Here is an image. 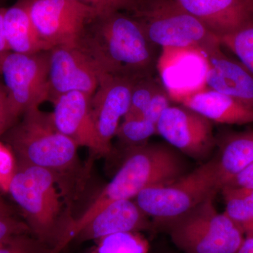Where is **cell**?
<instances>
[{
  "mask_svg": "<svg viewBox=\"0 0 253 253\" xmlns=\"http://www.w3.org/2000/svg\"><path fill=\"white\" fill-rule=\"evenodd\" d=\"M218 41L253 73V21L230 34L220 37Z\"/></svg>",
  "mask_w": 253,
  "mask_h": 253,
  "instance_id": "cell-22",
  "label": "cell"
},
{
  "mask_svg": "<svg viewBox=\"0 0 253 253\" xmlns=\"http://www.w3.org/2000/svg\"><path fill=\"white\" fill-rule=\"evenodd\" d=\"M226 186L253 189V163L231 179Z\"/></svg>",
  "mask_w": 253,
  "mask_h": 253,
  "instance_id": "cell-30",
  "label": "cell"
},
{
  "mask_svg": "<svg viewBox=\"0 0 253 253\" xmlns=\"http://www.w3.org/2000/svg\"><path fill=\"white\" fill-rule=\"evenodd\" d=\"M32 21L49 49L76 46L86 25L98 16L76 0H28Z\"/></svg>",
  "mask_w": 253,
  "mask_h": 253,
  "instance_id": "cell-8",
  "label": "cell"
},
{
  "mask_svg": "<svg viewBox=\"0 0 253 253\" xmlns=\"http://www.w3.org/2000/svg\"><path fill=\"white\" fill-rule=\"evenodd\" d=\"M162 88L151 76L139 78L133 86L129 109L123 120L142 118L151 99Z\"/></svg>",
  "mask_w": 253,
  "mask_h": 253,
  "instance_id": "cell-24",
  "label": "cell"
},
{
  "mask_svg": "<svg viewBox=\"0 0 253 253\" xmlns=\"http://www.w3.org/2000/svg\"><path fill=\"white\" fill-rule=\"evenodd\" d=\"M154 46L137 20L122 11L93 18L76 45L103 74L137 78L150 76Z\"/></svg>",
  "mask_w": 253,
  "mask_h": 253,
  "instance_id": "cell-3",
  "label": "cell"
},
{
  "mask_svg": "<svg viewBox=\"0 0 253 253\" xmlns=\"http://www.w3.org/2000/svg\"><path fill=\"white\" fill-rule=\"evenodd\" d=\"M3 26L11 52L33 54L49 51L32 21L28 0H19L13 6L4 8Z\"/></svg>",
  "mask_w": 253,
  "mask_h": 253,
  "instance_id": "cell-17",
  "label": "cell"
},
{
  "mask_svg": "<svg viewBox=\"0 0 253 253\" xmlns=\"http://www.w3.org/2000/svg\"><path fill=\"white\" fill-rule=\"evenodd\" d=\"M223 187L217 157L211 158L172 184L149 188L134 201L156 225L189 212Z\"/></svg>",
  "mask_w": 253,
  "mask_h": 253,
  "instance_id": "cell-5",
  "label": "cell"
},
{
  "mask_svg": "<svg viewBox=\"0 0 253 253\" xmlns=\"http://www.w3.org/2000/svg\"><path fill=\"white\" fill-rule=\"evenodd\" d=\"M139 78L104 75L91 95L90 107L98 135L105 149L112 154V140L126 116L131 91Z\"/></svg>",
  "mask_w": 253,
  "mask_h": 253,
  "instance_id": "cell-11",
  "label": "cell"
},
{
  "mask_svg": "<svg viewBox=\"0 0 253 253\" xmlns=\"http://www.w3.org/2000/svg\"><path fill=\"white\" fill-rule=\"evenodd\" d=\"M91 95L71 91L51 101L53 121L56 128L76 143L97 157H107L109 151L101 144L90 107Z\"/></svg>",
  "mask_w": 253,
  "mask_h": 253,
  "instance_id": "cell-12",
  "label": "cell"
},
{
  "mask_svg": "<svg viewBox=\"0 0 253 253\" xmlns=\"http://www.w3.org/2000/svg\"><path fill=\"white\" fill-rule=\"evenodd\" d=\"M16 158V163L47 169L56 178L66 204L76 199L83 169L78 146L56 128L51 113L31 109L1 137Z\"/></svg>",
  "mask_w": 253,
  "mask_h": 253,
  "instance_id": "cell-1",
  "label": "cell"
},
{
  "mask_svg": "<svg viewBox=\"0 0 253 253\" xmlns=\"http://www.w3.org/2000/svg\"><path fill=\"white\" fill-rule=\"evenodd\" d=\"M93 8L99 15L117 11L134 13L139 9L141 0H76Z\"/></svg>",
  "mask_w": 253,
  "mask_h": 253,
  "instance_id": "cell-26",
  "label": "cell"
},
{
  "mask_svg": "<svg viewBox=\"0 0 253 253\" xmlns=\"http://www.w3.org/2000/svg\"><path fill=\"white\" fill-rule=\"evenodd\" d=\"M132 16L154 45L206 52L220 44L217 37L176 0H141Z\"/></svg>",
  "mask_w": 253,
  "mask_h": 253,
  "instance_id": "cell-6",
  "label": "cell"
},
{
  "mask_svg": "<svg viewBox=\"0 0 253 253\" xmlns=\"http://www.w3.org/2000/svg\"><path fill=\"white\" fill-rule=\"evenodd\" d=\"M157 134L181 154L197 161H208L217 144L212 121L184 105L169 106L163 111Z\"/></svg>",
  "mask_w": 253,
  "mask_h": 253,
  "instance_id": "cell-9",
  "label": "cell"
},
{
  "mask_svg": "<svg viewBox=\"0 0 253 253\" xmlns=\"http://www.w3.org/2000/svg\"><path fill=\"white\" fill-rule=\"evenodd\" d=\"M181 104L212 123L236 126L253 124V107L212 89L184 96Z\"/></svg>",
  "mask_w": 253,
  "mask_h": 253,
  "instance_id": "cell-16",
  "label": "cell"
},
{
  "mask_svg": "<svg viewBox=\"0 0 253 253\" xmlns=\"http://www.w3.org/2000/svg\"><path fill=\"white\" fill-rule=\"evenodd\" d=\"M7 188L32 234L54 249L68 220L63 217L62 196L52 173L16 163Z\"/></svg>",
  "mask_w": 253,
  "mask_h": 253,
  "instance_id": "cell-4",
  "label": "cell"
},
{
  "mask_svg": "<svg viewBox=\"0 0 253 253\" xmlns=\"http://www.w3.org/2000/svg\"><path fill=\"white\" fill-rule=\"evenodd\" d=\"M220 46L204 52L207 61L206 84L210 89L253 108V73L240 61L224 54Z\"/></svg>",
  "mask_w": 253,
  "mask_h": 253,
  "instance_id": "cell-14",
  "label": "cell"
},
{
  "mask_svg": "<svg viewBox=\"0 0 253 253\" xmlns=\"http://www.w3.org/2000/svg\"><path fill=\"white\" fill-rule=\"evenodd\" d=\"M49 54L50 101L71 91L94 92L104 74L84 51L78 46H60Z\"/></svg>",
  "mask_w": 253,
  "mask_h": 253,
  "instance_id": "cell-10",
  "label": "cell"
},
{
  "mask_svg": "<svg viewBox=\"0 0 253 253\" xmlns=\"http://www.w3.org/2000/svg\"><path fill=\"white\" fill-rule=\"evenodd\" d=\"M0 215H14V210L0 196Z\"/></svg>",
  "mask_w": 253,
  "mask_h": 253,
  "instance_id": "cell-33",
  "label": "cell"
},
{
  "mask_svg": "<svg viewBox=\"0 0 253 253\" xmlns=\"http://www.w3.org/2000/svg\"><path fill=\"white\" fill-rule=\"evenodd\" d=\"M149 217L134 199L108 205L86 224L73 241L83 243L121 232H141L151 228Z\"/></svg>",
  "mask_w": 253,
  "mask_h": 253,
  "instance_id": "cell-15",
  "label": "cell"
},
{
  "mask_svg": "<svg viewBox=\"0 0 253 253\" xmlns=\"http://www.w3.org/2000/svg\"><path fill=\"white\" fill-rule=\"evenodd\" d=\"M223 187L253 163V130L226 134L217 157ZM222 187V188H223Z\"/></svg>",
  "mask_w": 253,
  "mask_h": 253,
  "instance_id": "cell-19",
  "label": "cell"
},
{
  "mask_svg": "<svg viewBox=\"0 0 253 253\" xmlns=\"http://www.w3.org/2000/svg\"><path fill=\"white\" fill-rule=\"evenodd\" d=\"M87 253H149V241L140 232H121L96 240Z\"/></svg>",
  "mask_w": 253,
  "mask_h": 253,
  "instance_id": "cell-21",
  "label": "cell"
},
{
  "mask_svg": "<svg viewBox=\"0 0 253 253\" xmlns=\"http://www.w3.org/2000/svg\"><path fill=\"white\" fill-rule=\"evenodd\" d=\"M217 38L253 21V0H176Z\"/></svg>",
  "mask_w": 253,
  "mask_h": 253,
  "instance_id": "cell-13",
  "label": "cell"
},
{
  "mask_svg": "<svg viewBox=\"0 0 253 253\" xmlns=\"http://www.w3.org/2000/svg\"><path fill=\"white\" fill-rule=\"evenodd\" d=\"M156 134L157 126L142 117L123 120L116 136L126 148H129L145 144Z\"/></svg>",
  "mask_w": 253,
  "mask_h": 253,
  "instance_id": "cell-23",
  "label": "cell"
},
{
  "mask_svg": "<svg viewBox=\"0 0 253 253\" xmlns=\"http://www.w3.org/2000/svg\"><path fill=\"white\" fill-rule=\"evenodd\" d=\"M25 234L32 233L24 220L14 215H0V244L14 236Z\"/></svg>",
  "mask_w": 253,
  "mask_h": 253,
  "instance_id": "cell-27",
  "label": "cell"
},
{
  "mask_svg": "<svg viewBox=\"0 0 253 253\" xmlns=\"http://www.w3.org/2000/svg\"><path fill=\"white\" fill-rule=\"evenodd\" d=\"M161 226L173 244L184 253H219L215 241L195 209Z\"/></svg>",
  "mask_w": 253,
  "mask_h": 253,
  "instance_id": "cell-18",
  "label": "cell"
},
{
  "mask_svg": "<svg viewBox=\"0 0 253 253\" xmlns=\"http://www.w3.org/2000/svg\"><path fill=\"white\" fill-rule=\"evenodd\" d=\"M4 8H0V68L1 63L6 56L11 52L6 38H5L4 26H3V15H4Z\"/></svg>",
  "mask_w": 253,
  "mask_h": 253,
  "instance_id": "cell-31",
  "label": "cell"
},
{
  "mask_svg": "<svg viewBox=\"0 0 253 253\" xmlns=\"http://www.w3.org/2000/svg\"><path fill=\"white\" fill-rule=\"evenodd\" d=\"M238 253H253V236L245 238Z\"/></svg>",
  "mask_w": 253,
  "mask_h": 253,
  "instance_id": "cell-32",
  "label": "cell"
},
{
  "mask_svg": "<svg viewBox=\"0 0 253 253\" xmlns=\"http://www.w3.org/2000/svg\"><path fill=\"white\" fill-rule=\"evenodd\" d=\"M126 156L113 179L77 218L71 219L66 236L73 240L99 213L114 201L134 199L149 188L172 184L189 172L184 155L165 143H145L126 148Z\"/></svg>",
  "mask_w": 253,
  "mask_h": 253,
  "instance_id": "cell-2",
  "label": "cell"
},
{
  "mask_svg": "<svg viewBox=\"0 0 253 253\" xmlns=\"http://www.w3.org/2000/svg\"><path fill=\"white\" fill-rule=\"evenodd\" d=\"M0 253H54V249L33 234H25L0 244Z\"/></svg>",
  "mask_w": 253,
  "mask_h": 253,
  "instance_id": "cell-25",
  "label": "cell"
},
{
  "mask_svg": "<svg viewBox=\"0 0 253 253\" xmlns=\"http://www.w3.org/2000/svg\"><path fill=\"white\" fill-rule=\"evenodd\" d=\"M170 106L169 96L167 92L163 89L154 95L149 106L146 108V111L143 115V118H146L148 121H151L157 126L160 118L162 116L163 111Z\"/></svg>",
  "mask_w": 253,
  "mask_h": 253,
  "instance_id": "cell-28",
  "label": "cell"
},
{
  "mask_svg": "<svg viewBox=\"0 0 253 253\" xmlns=\"http://www.w3.org/2000/svg\"><path fill=\"white\" fill-rule=\"evenodd\" d=\"M14 125L10 113L7 93L4 84L0 83V139Z\"/></svg>",
  "mask_w": 253,
  "mask_h": 253,
  "instance_id": "cell-29",
  "label": "cell"
},
{
  "mask_svg": "<svg viewBox=\"0 0 253 253\" xmlns=\"http://www.w3.org/2000/svg\"><path fill=\"white\" fill-rule=\"evenodd\" d=\"M49 51L33 54L10 52L0 68L14 124L24 113L49 101Z\"/></svg>",
  "mask_w": 253,
  "mask_h": 253,
  "instance_id": "cell-7",
  "label": "cell"
},
{
  "mask_svg": "<svg viewBox=\"0 0 253 253\" xmlns=\"http://www.w3.org/2000/svg\"><path fill=\"white\" fill-rule=\"evenodd\" d=\"M225 212L245 236H253V189L224 186L221 190Z\"/></svg>",
  "mask_w": 253,
  "mask_h": 253,
  "instance_id": "cell-20",
  "label": "cell"
}]
</instances>
